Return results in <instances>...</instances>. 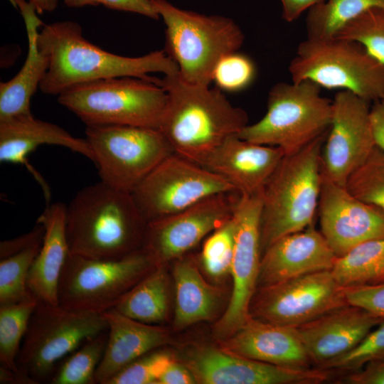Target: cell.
Returning a JSON list of instances; mask_svg holds the SVG:
<instances>
[{"label": "cell", "mask_w": 384, "mask_h": 384, "mask_svg": "<svg viewBox=\"0 0 384 384\" xmlns=\"http://www.w3.org/2000/svg\"><path fill=\"white\" fill-rule=\"evenodd\" d=\"M44 227L36 223V225L28 233L19 237L1 241L0 258H5L21 252L30 246L43 241Z\"/></svg>", "instance_id": "obj_42"}, {"label": "cell", "mask_w": 384, "mask_h": 384, "mask_svg": "<svg viewBox=\"0 0 384 384\" xmlns=\"http://www.w3.org/2000/svg\"><path fill=\"white\" fill-rule=\"evenodd\" d=\"M370 119L375 144L384 150V98L370 107Z\"/></svg>", "instance_id": "obj_45"}, {"label": "cell", "mask_w": 384, "mask_h": 384, "mask_svg": "<svg viewBox=\"0 0 384 384\" xmlns=\"http://www.w3.org/2000/svg\"><path fill=\"white\" fill-rule=\"evenodd\" d=\"M38 301L30 298L21 302L0 306L1 367L19 373L17 357Z\"/></svg>", "instance_id": "obj_31"}, {"label": "cell", "mask_w": 384, "mask_h": 384, "mask_svg": "<svg viewBox=\"0 0 384 384\" xmlns=\"http://www.w3.org/2000/svg\"><path fill=\"white\" fill-rule=\"evenodd\" d=\"M346 304L345 288L331 270H324L257 288L249 313L264 321L298 328Z\"/></svg>", "instance_id": "obj_13"}, {"label": "cell", "mask_w": 384, "mask_h": 384, "mask_svg": "<svg viewBox=\"0 0 384 384\" xmlns=\"http://www.w3.org/2000/svg\"><path fill=\"white\" fill-rule=\"evenodd\" d=\"M383 320L348 304L297 329L312 365L321 368L351 351Z\"/></svg>", "instance_id": "obj_20"}, {"label": "cell", "mask_w": 384, "mask_h": 384, "mask_svg": "<svg viewBox=\"0 0 384 384\" xmlns=\"http://www.w3.org/2000/svg\"><path fill=\"white\" fill-rule=\"evenodd\" d=\"M36 9L38 14L44 12H52L56 9L59 0H28Z\"/></svg>", "instance_id": "obj_47"}, {"label": "cell", "mask_w": 384, "mask_h": 384, "mask_svg": "<svg viewBox=\"0 0 384 384\" xmlns=\"http://www.w3.org/2000/svg\"><path fill=\"white\" fill-rule=\"evenodd\" d=\"M255 73L252 60L237 51L220 60L215 68L213 81L222 91L238 92L253 82Z\"/></svg>", "instance_id": "obj_39"}, {"label": "cell", "mask_w": 384, "mask_h": 384, "mask_svg": "<svg viewBox=\"0 0 384 384\" xmlns=\"http://www.w3.org/2000/svg\"><path fill=\"white\" fill-rule=\"evenodd\" d=\"M348 304L384 319V281L375 284L345 288Z\"/></svg>", "instance_id": "obj_40"}, {"label": "cell", "mask_w": 384, "mask_h": 384, "mask_svg": "<svg viewBox=\"0 0 384 384\" xmlns=\"http://www.w3.org/2000/svg\"><path fill=\"white\" fill-rule=\"evenodd\" d=\"M340 383L384 384V358L366 364L361 370L344 374Z\"/></svg>", "instance_id": "obj_41"}, {"label": "cell", "mask_w": 384, "mask_h": 384, "mask_svg": "<svg viewBox=\"0 0 384 384\" xmlns=\"http://www.w3.org/2000/svg\"><path fill=\"white\" fill-rule=\"evenodd\" d=\"M384 358V319L354 348L326 363L319 368L335 374H347L361 370L366 364Z\"/></svg>", "instance_id": "obj_37"}, {"label": "cell", "mask_w": 384, "mask_h": 384, "mask_svg": "<svg viewBox=\"0 0 384 384\" xmlns=\"http://www.w3.org/2000/svg\"><path fill=\"white\" fill-rule=\"evenodd\" d=\"M158 265L144 250L112 260L70 253L58 286V304L102 314L121 300Z\"/></svg>", "instance_id": "obj_10"}, {"label": "cell", "mask_w": 384, "mask_h": 384, "mask_svg": "<svg viewBox=\"0 0 384 384\" xmlns=\"http://www.w3.org/2000/svg\"><path fill=\"white\" fill-rule=\"evenodd\" d=\"M66 205H49L36 223L44 227L41 247L28 273L27 286L39 302L58 304V286L63 267L70 253L65 230Z\"/></svg>", "instance_id": "obj_25"}, {"label": "cell", "mask_w": 384, "mask_h": 384, "mask_svg": "<svg viewBox=\"0 0 384 384\" xmlns=\"http://www.w3.org/2000/svg\"><path fill=\"white\" fill-rule=\"evenodd\" d=\"M43 144L60 146L94 160L85 139L75 137L58 125L36 118L32 113L0 119V161L24 165L49 197L45 181L27 160L31 153Z\"/></svg>", "instance_id": "obj_23"}, {"label": "cell", "mask_w": 384, "mask_h": 384, "mask_svg": "<svg viewBox=\"0 0 384 384\" xmlns=\"http://www.w3.org/2000/svg\"><path fill=\"white\" fill-rule=\"evenodd\" d=\"M196 383L203 384H319L334 377L331 370L295 369L237 355L220 348L202 346L187 365Z\"/></svg>", "instance_id": "obj_17"}, {"label": "cell", "mask_w": 384, "mask_h": 384, "mask_svg": "<svg viewBox=\"0 0 384 384\" xmlns=\"http://www.w3.org/2000/svg\"><path fill=\"white\" fill-rule=\"evenodd\" d=\"M282 17L287 22H292L306 9L322 3L325 0H280Z\"/></svg>", "instance_id": "obj_46"}, {"label": "cell", "mask_w": 384, "mask_h": 384, "mask_svg": "<svg viewBox=\"0 0 384 384\" xmlns=\"http://www.w3.org/2000/svg\"><path fill=\"white\" fill-rule=\"evenodd\" d=\"M174 277L175 327L181 329L199 321L210 320L220 304V292L203 279L193 260L183 256L177 259Z\"/></svg>", "instance_id": "obj_27"}, {"label": "cell", "mask_w": 384, "mask_h": 384, "mask_svg": "<svg viewBox=\"0 0 384 384\" xmlns=\"http://www.w3.org/2000/svg\"><path fill=\"white\" fill-rule=\"evenodd\" d=\"M64 4L70 8H80L87 6L100 5L99 0H63Z\"/></svg>", "instance_id": "obj_48"}, {"label": "cell", "mask_w": 384, "mask_h": 384, "mask_svg": "<svg viewBox=\"0 0 384 384\" xmlns=\"http://www.w3.org/2000/svg\"><path fill=\"white\" fill-rule=\"evenodd\" d=\"M195 377L187 366L178 363L175 359L161 375L157 384H193Z\"/></svg>", "instance_id": "obj_44"}, {"label": "cell", "mask_w": 384, "mask_h": 384, "mask_svg": "<svg viewBox=\"0 0 384 384\" xmlns=\"http://www.w3.org/2000/svg\"><path fill=\"white\" fill-rule=\"evenodd\" d=\"M334 38L361 44L384 65V9L367 10L346 23Z\"/></svg>", "instance_id": "obj_35"}, {"label": "cell", "mask_w": 384, "mask_h": 384, "mask_svg": "<svg viewBox=\"0 0 384 384\" xmlns=\"http://www.w3.org/2000/svg\"><path fill=\"white\" fill-rule=\"evenodd\" d=\"M345 187L358 199L384 210V150L375 146Z\"/></svg>", "instance_id": "obj_34"}, {"label": "cell", "mask_w": 384, "mask_h": 384, "mask_svg": "<svg viewBox=\"0 0 384 384\" xmlns=\"http://www.w3.org/2000/svg\"><path fill=\"white\" fill-rule=\"evenodd\" d=\"M327 133L299 151L284 155L265 183L260 222L262 254L279 238L313 224L322 181L321 149Z\"/></svg>", "instance_id": "obj_4"}, {"label": "cell", "mask_w": 384, "mask_h": 384, "mask_svg": "<svg viewBox=\"0 0 384 384\" xmlns=\"http://www.w3.org/2000/svg\"><path fill=\"white\" fill-rule=\"evenodd\" d=\"M107 330L102 314L38 302L17 357L18 370L33 384L49 383L61 361Z\"/></svg>", "instance_id": "obj_9"}, {"label": "cell", "mask_w": 384, "mask_h": 384, "mask_svg": "<svg viewBox=\"0 0 384 384\" xmlns=\"http://www.w3.org/2000/svg\"><path fill=\"white\" fill-rule=\"evenodd\" d=\"M102 314L108 324V337L96 383L107 384L129 363L170 341L168 331L158 324L140 322L113 308Z\"/></svg>", "instance_id": "obj_24"}, {"label": "cell", "mask_w": 384, "mask_h": 384, "mask_svg": "<svg viewBox=\"0 0 384 384\" xmlns=\"http://www.w3.org/2000/svg\"><path fill=\"white\" fill-rule=\"evenodd\" d=\"M240 194L238 191L215 194L148 223L144 249L158 265L181 257L233 216Z\"/></svg>", "instance_id": "obj_15"}, {"label": "cell", "mask_w": 384, "mask_h": 384, "mask_svg": "<svg viewBox=\"0 0 384 384\" xmlns=\"http://www.w3.org/2000/svg\"><path fill=\"white\" fill-rule=\"evenodd\" d=\"M373 8L384 9V0H325L309 11L307 38H334L346 23Z\"/></svg>", "instance_id": "obj_30"}, {"label": "cell", "mask_w": 384, "mask_h": 384, "mask_svg": "<svg viewBox=\"0 0 384 384\" xmlns=\"http://www.w3.org/2000/svg\"><path fill=\"white\" fill-rule=\"evenodd\" d=\"M100 181L131 193L162 161L174 153L158 129L125 126H86L85 138Z\"/></svg>", "instance_id": "obj_11"}, {"label": "cell", "mask_w": 384, "mask_h": 384, "mask_svg": "<svg viewBox=\"0 0 384 384\" xmlns=\"http://www.w3.org/2000/svg\"><path fill=\"white\" fill-rule=\"evenodd\" d=\"M42 242L1 259L0 306L21 302L33 297L28 291L27 279Z\"/></svg>", "instance_id": "obj_33"}, {"label": "cell", "mask_w": 384, "mask_h": 384, "mask_svg": "<svg viewBox=\"0 0 384 384\" xmlns=\"http://www.w3.org/2000/svg\"><path fill=\"white\" fill-rule=\"evenodd\" d=\"M284 156L278 147L252 142L235 134L217 146L201 166L223 177L240 193L255 195L262 193Z\"/></svg>", "instance_id": "obj_21"}, {"label": "cell", "mask_w": 384, "mask_h": 384, "mask_svg": "<svg viewBox=\"0 0 384 384\" xmlns=\"http://www.w3.org/2000/svg\"><path fill=\"white\" fill-rule=\"evenodd\" d=\"M234 191L236 189L223 177L174 153L153 169L132 195L148 223L209 196Z\"/></svg>", "instance_id": "obj_12"}, {"label": "cell", "mask_w": 384, "mask_h": 384, "mask_svg": "<svg viewBox=\"0 0 384 384\" xmlns=\"http://www.w3.org/2000/svg\"><path fill=\"white\" fill-rule=\"evenodd\" d=\"M146 227L132 193L101 181L81 188L66 206L70 252L81 257L112 260L142 250Z\"/></svg>", "instance_id": "obj_2"}, {"label": "cell", "mask_w": 384, "mask_h": 384, "mask_svg": "<svg viewBox=\"0 0 384 384\" xmlns=\"http://www.w3.org/2000/svg\"><path fill=\"white\" fill-rule=\"evenodd\" d=\"M174 358L165 351L153 350L136 359L107 384H154L164 373Z\"/></svg>", "instance_id": "obj_38"}, {"label": "cell", "mask_w": 384, "mask_h": 384, "mask_svg": "<svg viewBox=\"0 0 384 384\" xmlns=\"http://www.w3.org/2000/svg\"><path fill=\"white\" fill-rule=\"evenodd\" d=\"M107 9L132 12L158 20L160 18L152 0H99Z\"/></svg>", "instance_id": "obj_43"}, {"label": "cell", "mask_w": 384, "mask_h": 384, "mask_svg": "<svg viewBox=\"0 0 384 384\" xmlns=\"http://www.w3.org/2000/svg\"><path fill=\"white\" fill-rule=\"evenodd\" d=\"M235 225L232 216L213 230L205 240L202 265L210 276L220 277L230 273L235 245Z\"/></svg>", "instance_id": "obj_36"}, {"label": "cell", "mask_w": 384, "mask_h": 384, "mask_svg": "<svg viewBox=\"0 0 384 384\" xmlns=\"http://www.w3.org/2000/svg\"><path fill=\"white\" fill-rule=\"evenodd\" d=\"M332 102L331 123L321 149V170L327 178L345 186L376 144L368 102L341 90Z\"/></svg>", "instance_id": "obj_16"}, {"label": "cell", "mask_w": 384, "mask_h": 384, "mask_svg": "<svg viewBox=\"0 0 384 384\" xmlns=\"http://www.w3.org/2000/svg\"><path fill=\"white\" fill-rule=\"evenodd\" d=\"M220 348L253 360L295 369L312 368L297 328L250 317Z\"/></svg>", "instance_id": "obj_22"}, {"label": "cell", "mask_w": 384, "mask_h": 384, "mask_svg": "<svg viewBox=\"0 0 384 384\" xmlns=\"http://www.w3.org/2000/svg\"><path fill=\"white\" fill-rule=\"evenodd\" d=\"M320 232L337 257L363 242L384 239V210L364 202L322 174Z\"/></svg>", "instance_id": "obj_18"}, {"label": "cell", "mask_w": 384, "mask_h": 384, "mask_svg": "<svg viewBox=\"0 0 384 384\" xmlns=\"http://www.w3.org/2000/svg\"><path fill=\"white\" fill-rule=\"evenodd\" d=\"M333 115V102L310 81L279 82L268 94L265 114L247 124L240 138L294 154L326 134Z\"/></svg>", "instance_id": "obj_7"}, {"label": "cell", "mask_w": 384, "mask_h": 384, "mask_svg": "<svg viewBox=\"0 0 384 384\" xmlns=\"http://www.w3.org/2000/svg\"><path fill=\"white\" fill-rule=\"evenodd\" d=\"M108 330L83 343L58 364L50 384H96L95 373L104 356Z\"/></svg>", "instance_id": "obj_32"}, {"label": "cell", "mask_w": 384, "mask_h": 384, "mask_svg": "<svg viewBox=\"0 0 384 384\" xmlns=\"http://www.w3.org/2000/svg\"><path fill=\"white\" fill-rule=\"evenodd\" d=\"M154 82L168 95L159 130L174 153L201 166L224 140L248 124L246 112L218 87L186 82L178 74L154 78Z\"/></svg>", "instance_id": "obj_3"}, {"label": "cell", "mask_w": 384, "mask_h": 384, "mask_svg": "<svg viewBox=\"0 0 384 384\" xmlns=\"http://www.w3.org/2000/svg\"><path fill=\"white\" fill-rule=\"evenodd\" d=\"M169 283L164 265H159L113 309L140 322L159 324L168 314Z\"/></svg>", "instance_id": "obj_28"}, {"label": "cell", "mask_w": 384, "mask_h": 384, "mask_svg": "<svg viewBox=\"0 0 384 384\" xmlns=\"http://www.w3.org/2000/svg\"><path fill=\"white\" fill-rule=\"evenodd\" d=\"M18 7L23 16L28 38V53L18 73L10 80L0 83V119L31 114V100L40 87L48 67L49 58L37 43L39 28L43 25L35 7L25 0H10Z\"/></svg>", "instance_id": "obj_26"}, {"label": "cell", "mask_w": 384, "mask_h": 384, "mask_svg": "<svg viewBox=\"0 0 384 384\" xmlns=\"http://www.w3.org/2000/svg\"><path fill=\"white\" fill-rule=\"evenodd\" d=\"M165 26V52L186 82L209 86L221 58L237 52L245 36L231 18L179 9L167 0H152Z\"/></svg>", "instance_id": "obj_5"}, {"label": "cell", "mask_w": 384, "mask_h": 384, "mask_svg": "<svg viewBox=\"0 0 384 384\" xmlns=\"http://www.w3.org/2000/svg\"><path fill=\"white\" fill-rule=\"evenodd\" d=\"M37 43L49 58L48 71L39 87L46 95L58 96L74 85L102 79L127 76L151 79V73L164 76L178 74L176 63L165 50L139 57L112 53L86 40L80 25L73 21L43 24Z\"/></svg>", "instance_id": "obj_1"}, {"label": "cell", "mask_w": 384, "mask_h": 384, "mask_svg": "<svg viewBox=\"0 0 384 384\" xmlns=\"http://www.w3.org/2000/svg\"><path fill=\"white\" fill-rule=\"evenodd\" d=\"M262 193H240L234 208L235 233L230 270L233 287L228 307L214 326V334L220 341L231 336L250 317V305L257 289L262 257Z\"/></svg>", "instance_id": "obj_14"}, {"label": "cell", "mask_w": 384, "mask_h": 384, "mask_svg": "<svg viewBox=\"0 0 384 384\" xmlns=\"http://www.w3.org/2000/svg\"><path fill=\"white\" fill-rule=\"evenodd\" d=\"M289 70L294 82L307 80L348 91L368 102L384 98V65L354 41L307 38L299 43Z\"/></svg>", "instance_id": "obj_8"}, {"label": "cell", "mask_w": 384, "mask_h": 384, "mask_svg": "<svg viewBox=\"0 0 384 384\" xmlns=\"http://www.w3.org/2000/svg\"><path fill=\"white\" fill-rule=\"evenodd\" d=\"M337 256L314 224L283 236L262 254L257 289L304 274L331 270Z\"/></svg>", "instance_id": "obj_19"}, {"label": "cell", "mask_w": 384, "mask_h": 384, "mask_svg": "<svg viewBox=\"0 0 384 384\" xmlns=\"http://www.w3.org/2000/svg\"><path fill=\"white\" fill-rule=\"evenodd\" d=\"M331 271L344 288L383 282L384 239L363 242L337 257Z\"/></svg>", "instance_id": "obj_29"}, {"label": "cell", "mask_w": 384, "mask_h": 384, "mask_svg": "<svg viewBox=\"0 0 384 384\" xmlns=\"http://www.w3.org/2000/svg\"><path fill=\"white\" fill-rule=\"evenodd\" d=\"M151 79L119 77L74 85L58 102L86 126L125 125L160 129L166 91Z\"/></svg>", "instance_id": "obj_6"}]
</instances>
